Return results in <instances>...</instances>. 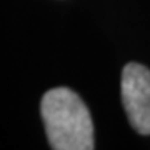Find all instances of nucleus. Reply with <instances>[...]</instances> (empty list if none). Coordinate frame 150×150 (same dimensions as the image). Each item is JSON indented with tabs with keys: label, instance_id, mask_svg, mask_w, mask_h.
<instances>
[{
	"label": "nucleus",
	"instance_id": "nucleus-1",
	"mask_svg": "<svg viewBox=\"0 0 150 150\" xmlns=\"http://www.w3.org/2000/svg\"><path fill=\"white\" fill-rule=\"evenodd\" d=\"M42 120L54 150H92L93 123L87 105L74 90L57 87L42 97Z\"/></svg>",
	"mask_w": 150,
	"mask_h": 150
},
{
	"label": "nucleus",
	"instance_id": "nucleus-2",
	"mask_svg": "<svg viewBox=\"0 0 150 150\" xmlns=\"http://www.w3.org/2000/svg\"><path fill=\"white\" fill-rule=\"evenodd\" d=\"M122 102L134 130L150 135V70L130 62L122 70Z\"/></svg>",
	"mask_w": 150,
	"mask_h": 150
}]
</instances>
